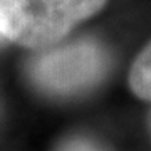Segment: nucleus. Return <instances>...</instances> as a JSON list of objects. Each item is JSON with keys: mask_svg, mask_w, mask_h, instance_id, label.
I'll list each match as a JSON object with an SVG mask.
<instances>
[{"mask_svg": "<svg viewBox=\"0 0 151 151\" xmlns=\"http://www.w3.org/2000/svg\"><path fill=\"white\" fill-rule=\"evenodd\" d=\"M5 37V34H4V25H2V20H0V39Z\"/></svg>", "mask_w": 151, "mask_h": 151, "instance_id": "6", "label": "nucleus"}, {"mask_svg": "<svg viewBox=\"0 0 151 151\" xmlns=\"http://www.w3.org/2000/svg\"><path fill=\"white\" fill-rule=\"evenodd\" d=\"M148 131H150V136H151V113L148 116Z\"/></svg>", "mask_w": 151, "mask_h": 151, "instance_id": "5", "label": "nucleus"}, {"mask_svg": "<svg viewBox=\"0 0 151 151\" xmlns=\"http://www.w3.org/2000/svg\"><path fill=\"white\" fill-rule=\"evenodd\" d=\"M109 55L99 42L79 39L44 52L29 65V76L45 94L74 97L86 94L104 79Z\"/></svg>", "mask_w": 151, "mask_h": 151, "instance_id": "2", "label": "nucleus"}, {"mask_svg": "<svg viewBox=\"0 0 151 151\" xmlns=\"http://www.w3.org/2000/svg\"><path fill=\"white\" fill-rule=\"evenodd\" d=\"M129 87L141 99L151 101V40L133 62L129 70Z\"/></svg>", "mask_w": 151, "mask_h": 151, "instance_id": "3", "label": "nucleus"}, {"mask_svg": "<svg viewBox=\"0 0 151 151\" xmlns=\"http://www.w3.org/2000/svg\"><path fill=\"white\" fill-rule=\"evenodd\" d=\"M106 0H0L5 39L29 49L54 45Z\"/></svg>", "mask_w": 151, "mask_h": 151, "instance_id": "1", "label": "nucleus"}, {"mask_svg": "<svg viewBox=\"0 0 151 151\" xmlns=\"http://www.w3.org/2000/svg\"><path fill=\"white\" fill-rule=\"evenodd\" d=\"M57 151H108L101 143L86 138V136H72L60 143Z\"/></svg>", "mask_w": 151, "mask_h": 151, "instance_id": "4", "label": "nucleus"}]
</instances>
